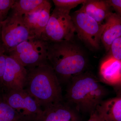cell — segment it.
<instances>
[{
  "label": "cell",
  "mask_w": 121,
  "mask_h": 121,
  "mask_svg": "<svg viewBox=\"0 0 121 121\" xmlns=\"http://www.w3.org/2000/svg\"><path fill=\"white\" fill-rule=\"evenodd\" d=\"M15 1V0H0V18L3 20L6 18Z\"/></svg>",
  "instance_id": "ffe728a7"
},
{
  "label": "cell",
  "mask_w": 121,
  "mask_h": 121,
  "mask_svg": "<svg viewBox=\"0 0 121 121\" xmlns=\"http://www.w3.org/2000/svg\"><path fill=\"white\" fill-rule=\"evenodd\" d=\"M46 0H15L11 9L13 13L21 16L34 11L46 1Z\"/></svg>",
  "instance_id": "2e32d148"
},
{
  "label": "cell",
  "mask_w": 121,
  "mask_h": 121,
  "mask_svg": "<svg viewBox=\"0 0 121 121\" xmlns=\"http://www.w3.org/2000/svg\"><path fill=\"white\" fill-rule=\"evenodd\" d=\"M104 121H121V95L104 99L96 110Z\"/></svg>",
  "instance_id": "5bb4252c"
},
{
  "label": "cell",
  "mask_w": 121,
  "mask_h": 121,
  "mask_svg": "<svg viewBox=\"0 0 121 121\" xmlns=\"http://www.w3.org/2000/svg\"><path fill=\"white\" fill-rule=\"evenodd\" d=\"M105 20L101 41L108 51L113 42L121 36V17L116 13L111 12Z\"/></svg>",
  "instance_id": "7c38bea8"
},
{
  "label": "cell",
  "mask_w": 121,
  "mask_h": 121,
  "mask_svg": "<svg viewBox=\"0 0 121 121\" xmlns=\"http://www.w3.org/2000/svg\"><path fill=\"white\" fill-rule=\"evenodd\" d=\"M3 21V20H2V19H1V18H0V30H1V22H2Z\"/></svg>",
  "instance_id": "cb8c5ba5"
},
{
  "label": "cell",
  "mask_w": 121,
  "mask_h": 121,
  "mask_svg": "<svg viewBox=\"0 0 121 121\" xmlns=\"http://www.w3.org/2000/svg\"><path fill=\"white\" fill-rule=\"evenodd\" d=\"M27 76L26 68L13 57L7 56L2 83L8 91L24 89Z\"/></svg>",
  "instance_id": "9c48e42d"
},
{
  "label": "cell",
  "mask_w": 121,
  "mask_h": 121,
  "mask_svg": "<svg viewBox=\"0 0 121 121\" xmlns=\"http://www.w3.org/2000/svg\"><path fill=\"white\" fill-rule=\"evenodd\" d=\"M51 8L50 1L46 0L34 11L23 16L26 26L35 37H41L50 19Z\"/></svg>",
  "instance_id": "30bf717a"
},
{
  "label": "cell",
  "mask_w": 121,
  "mask_h": 121,
  "mask_svg": "<svg viewBox=\"0 0 121 121\" xmlns=\"http://www.w3.org/2000/svg\"><path fill=\"white\" fill-rule=\"evenodd\" d=\"M110 58L121 60V36L116 39L111 45Z\"/></svg>",
  "instance_id": "d6986e66"
},
{
  "label": "cell",
  "mask_w": 121,
  "mask_h": 121,
  "mask_svg": "<svg viewBox=\"0 0 121 121\" xmlns=\"http://www.w3.org/2000/svg\"><path fill=\"white\" fill-rule=\"evenodd\" d=\"M110 7L106 0H86L80 9L87 15L102 24L111 12Z\"/></svg>",
  "instance_id": "9a60e30c"
},
{
  "label": "cell",
  "mask_w": 121,
  "mask_h": 121,
  "mask_svg": "<svg viewBox=\"0 0 121 121\" xmlns=\"http://www.w3.org/2000/svg\"><path fill=\"white\" fill-rule=\"evenodd\" d=\"M6 50L2 43L0 44V82L2 83L6 65Z\"/></svg>",
  "instance_id": "44dd1931"
},
{
  "label": "cell",
  "mask_w": 121,
  "mask_h": 121,
  "mask_svg": "<svg viewBox=\"0 0 121 121\" xmlns=\"http://www.w3.org/2000/svg\"><path fill=\"white\" fill-rule=\"evenodd\" d=\"M99 74L103 82L116 86L121 82V60L109 57L101 65Z\"/></svg>",
  "instance_id": "4fadbf2b"
},
{
  "label": "cell",
  "mask_w": 121,
  "mask_h": 121,
  "mask_svg": "<svg viewBox=\"0 0 121 121\" xmlns=\"http://www.w3.org/2000/svg\"><path fill=\"white\" fill-rule=\"evenodd\" d=\"M70 12L55 8L41 39L49 43L73 40L75 30Z\"/></svg>",
  "instance_id": "5b68a950"
},
{
  "label": "cell",
  "mask_w": 121,
  "mask_h": 121,
  "mask_svg": "<svg viewBox=\"0 0 121 121\" xmlns=\"http://www.w3.org/2000/svg\"><path fill=\"white\" fill-rule=\"evenodd\" d=\"M49 43L40 38L34 37L24 41L8 52L26 69L48 63Z\"/></svg>",
  "instance_id": "277c9868"
},
{
  "label": "cell",
  "mask_w": 121,
  "mask_h": 121,
  "mask_svg": "<svg viewBox=\"0 0 121 121\" xmlns=\"http://www.w3.org/2000/svg\"><path fill=\"white\" fill-rule=\"evenodd\" d=\"M48 60L60 84L84 72L87 64L83 51L73 40L49 43Z\"/></svg>",
  "instance_id": "7a4b0ae2"
},
{
  "label": "cell",
  "mask_w": 121,
  "mask_h": 121,
  "mask_svg": "<svg viewBox=\"0 0 121 121\" xmlns=\"http://www.w3.org/2000/svg\"><path fill=\"white\" fill-rule=\"evenodd\" d=\"M65 97L67 103L78 112L91 115L104 100L105 87L95 77L83 72L69 82Z\"/></svg>",
  "instance_id": "6da1fadb"
},
{
  "label": "cell",
  "mask_w": 121,
  "mask_h": 121,
  "mask_svg": "<svg viewBox=\"0 0 121 121\" xmlns=\"http://www.w3.org/2000/svg\"><path fill=\"white\" fill-rule=\"evenodd\" d=\"M99 119L98 121H103L102 120V119H101V118H100V117H99Z\"/></svg>",
  "instance_id": "d4e9b609"
},
{
  "label": "cell",
  "mask_w": 121,
  "mask_h": 121,
  "mask_svg": "<svg viewBox=\"0 0 121 121\" xmlns=\"http://www.w3.org/2000/svg\"><path fill=\"white\" fill-rule=\"evenodd\" d=\"M78 112L63 101L45 108L39 121H77Z\"/></svg>",
  "instance_id": "8fae6325"
},
{
  "label": "cell",
  "mask_w": 121,
  "mask_h": 121,
  "mask_svg": "<svg viewBox=\"0 0 121 121\" xmlns=\"http://www.w3.org/2000/svg\"><path fill=\"white\" fill-rule=\"evenodd\" d=\"M99 117L97 111H95L91 115L89 120L87 121H98Z\"/></svg>",
  "instance_id": "603a6c76"
},
{
  "label": "cell",
  "mask_w": 121,
  "mask_h": 121,
  "mask_svg": "<svg viewBox=\"0 0 121 121\" xmlns=\"http://www.w3.org/2000/svg\"><path fill=\"white\" fill-rule=\"evenodd\" d=\"M111 7L116 11V13L121 17V0H106Z\"/></svg>",
  "instance_id": "7402d4cb"
},
{
  "label": "cell",
  "mask_w": 121,
  "mask_h": 121,
  "mask_svg": "<svg viewBox=\"0 0 121 121\" xmlns=\"http://www.w3.org/2000/svg\"><path fill=\"white\" fill-rule=\"evenodd\" d=\"M0 121H26L4 99L0 100Z\"/></svg>",
  "instance_id": "e0dca14e"
},
{
  "label": "cell",
  "mask_w": 121,
  "mask_h": 121,
  "mask_svg": "<svg viewBox=\"0 0 121 121\" xmlns=\"http://www.w3.org/2000/svg\"><path fill=\"white\" fill-rule=\"evenodd\" d=\"M86 0H53L55 8L70 12L72 9L82 4Z\"/></svg>",
  "instance_id": "ac0fdd59"
},
{
  "label": "cell",
  "mask_w": 121,
  "mask_h": 121,
  "mask_svg": "<svg viewBox=\"0 0 121 121\" xmlns=\"http://www.w3.org/2000/svg\"><path fill=\"white\" fill-rule=\"evenodd\" d=\"M71 16L75 32L80 39L93 48H99L105 23H99L81 9Z\"/></svg>",
  "instance_id": "52a82bcc"
},
{
  "label": "cell",
  "mask_w": 121,
  "mask_h": 121,
  "mask_svg": "<svg viewBox=\"0 0 121 121\" xmlns=\"http://www.w3.org/2000/svg\"><path fill=\"white\" fill-rule=\"evenodd\" d=\"M2 44L6 52L11 50L23 42L35 37L24 21L23 16L12 12L1 22Z\"/></svg>",
  "instance_id": "8992f818"
},
{
  "label": "cell",
  "mask_w": 121,
  "mask_h": 121,
  "mask_svg": "<svg viewBox=\"0 0 121 121\" xmlns=\"http://www.w3.org/2000/svg\"><path fill=\"white\" fill-rule=\"evenodd\" d=\"M27 69V76L24 89L43 110L63 101L61 84L48 62Z\"/></svg>",
  "instance_id": "3957f363"
},
{
  "label": "cell",
  "mask_w": 121,
  "mask_h": 121,
  "mask_svg": "<svg viewBox=\"0 0 121 121\" xmlns=\"http://www.w3.org/2000/svg\"><path fill=\"white\" fill-rule=\"evenodd\" d=\"M4 99L26 121H39L40 119L43 110L25 89L8 91Z\"/></svg>",
  "instance_id": "ba28073f"
}]
</instances>
